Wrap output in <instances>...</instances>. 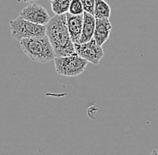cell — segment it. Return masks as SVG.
Returning <instances> with one entry per match:
<instances>
[{
  "label": "cell",
  "mask_w": 158,
  "mask_h": 155,
  "mask_svg": "<svg viewBox=\"0 0 158 155\" xmlns=\"http://www.w3.org/2000/svg\"><path fill=\"white\" fill-rule=\"evenodd\" d=\"M46 36L50 41L56 57L76 53L75 45L69 34L67 14H55L46 24Z\"/></svg>",
  "instance_id": "obj_1"
},
{
  "label": "cell",
  "mask_w": 158,
  "mask_h": 155,
  "mask_svg": "<svg viewBox=\"0 0 158 155\" xmlns=\"http://www.w3.org/2000/svg\"><path fill=\"white\" fill-rule=\"evenodd\" d=\"M20 44L27 57L35 62L47 63L56 58L55 51L46 35L22 39Z\"/></svg>",
  "instance_id": "obj_2"
},
{
  "label": "cell",
  "mask_w": 158,
  "mask_h": 155,
  "mask_svg": "<svg viewBox=\"0 0 158 155\" xmlns=\"http://www.w3.org/2000/svg\"><path fill=\"white\" fill-rule=\"evenodd\" d=\"M54 65L56 72L64 76L74 77L82 74L88 65V61L77 53L69 56L56 57L54 58Z\"/></svg>",
  "instance_id": "obj_3"
},
{
  "label": "cell",
  "mask_w": 158,
  "mask_h": 155,
  "mask_svg": "<svg viewBox=\"0 0 158 155\" xmlns=\"http://www.w3.org/2000/svg\"><path fill=\"white\" fill-rule=\"evenodd\" d=\"M9 25L13 38L17 40L46 35V25L34 23L20 16L16 19L11 20Z\"/></svg>",
  "instance_id": "obj_4"
},
{
  "label": "cell",
  "mask_w": 158,
  "mask_h": 155,
  "mask_svg": "<svg viewBox=\"0 0 158 155\" xmlns=\"http://www.w3.org/2000/svg\"><path fill=\"white\" fill-rule=\"evenodd\" d=\"M74 45L76 53L94 65H98L101 59L104 56V51L102 46L97 44L94 38L87 42L75 43Z\"/></svg>",
  "instance_id": "obj_5"
},
{
  "label": "cell",
  "mask_w": 158,
  "mask_h": 155,
  "mask_svg": "<svg viewBox=\"0 0 158 155\" xmlns=\"http://www.w3.org/2000/svg\"><path fill=\"white\" fill-rule=\"evenodd\" d=\"M19 16L41 25H46L51 18L48 11L36 3H31L28 6L23 8L21 11Z\"/></svg>",
  "instance_id": "obj_6"
},
{
  "label": "cell",
  "mask_w": 158,
  "mask_h": 155,
  "mask_svg": "<svg viewBox=\"0 0 158 155\" xmlns=\"http://www.w3.org/2000/svg\"><path fill=\"white\" fill-rule=\"evenodd\" d=\"M67 22L69 34L72 41L75 43H78L84 25V14H71L69 12L67 13Z\"/></svg>",
  "instance_id": "obj_7"
},
{
  "label": "cell",
  "mask_w": 158,
  "mask_h": 155,
  "mask_svg": "<svg viewBox=\"0 0 158 155\" xmlns=\"http://www.w3.org/2000/svg\"><path fill=\"white\" fill-rule=\"evenodd\" d=\"M112 25L109 18H96L94 39L100 46H102L108 40Z\"/></svg>",
  "instance_id": "obj_8"
},
{
  "label": "cell",
  "mask_w": 158,
  "mask_h": 155,
  "mask_svg": "<svg viewBox=\"0 0 158 155\" xmlns=\"http://www.w3.org/2000/svg\"><path fill=\"white\" fill-rule=\"evenodd\" d=\"M95 22H96V18L94 16L93 14L84 12V25H83V31L78 43L87 42L94 38V30H95Z\"/></svg>",
  "instance_id": "obj_9"
},
{
  "label": "cell",
  "mask_w": 158,
  "mask_h": 155,
  "mask_svg": "<svg viewBox=\"0 0 158 155\" xmlns=\"http://www.w3.org/2000/svg\"><path fill=\"white\" fill-rule=\"evenodd\" d=\"M111 9L105 0H95L94 16L95 18H110Z\"/></svg>",
  "instance_id": "obj_10"
},
{
  "label": "cell",
  "mask_w": 158,
  "mask_h": 155,
  "mask_svg": "<svg viewBox=\"0 0 158 155\" xmlns=\"http://www.w3.org/2000/svg\"><path fill=\"white\" fill-rule=\"evenodd\" d=\"M72 0H50L51 9L55 14H63L69 12Z\"/></svg>",
  "instance_id": "obj_11"
},
{
  "label": "cell",
  "mask_w": 158,
  "mask_h": 155,
  "mask_svg": "<svg viewBox=\"0 0 158 155\" xmlns=\"http://www.w3.org/2000/svg\"><path fill=\"white\" fill-rule=\"evenodd\" d=\"M84 12H85V9H84V6H83L81 0H72L71 1L69 10V14L77 15V14H84Z\"/></svg>",
  "instance_id": "obj_12"
},
{
  "label": "cell",
  "mask_w": 158,
  "mask_h": 155,
  "mask_svg": "<svg viewBox=\"0 0 158 155\" xmlns=\"http://www.w3.org/2000/svg\"><path fill=\"white\" fill-rule=\"evenodd\" d=\"M82 4L84 6L85 12H87L90 14H94V6H95V0H81Z\"/></svg>",
  "instance_id": "obj_13"
},
{
  "label": "cell",
  "mask_w": 158,
  "mask_h": 155,
  "mask_svg": "<svg viewBox=\"0 0 158 155\" xmlns=\"http://www.w3.org/2000/svg\"><path fill=\"white\" fill-rule=\"evenodd\" d=\"M18 2H26V3H30V4H31V3H34L36 0H17Z\"/></svg>",
  "instance_id": "obj_14"
}]
</instances>
